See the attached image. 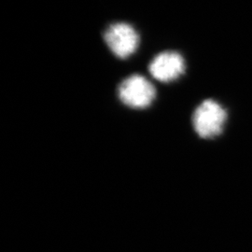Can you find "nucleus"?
<instances>
[{"label": "nucleus", "mask_w": 252, "mask_h": 252, "mask_svg": "<svg viewBox=\"0 0 252 252\" xmlns=\"http://www.w3.org/2000/svg\"><path fill=\"white\" fill-rule=\"evenodd\" d=\"M121 102L135 109L149 108L156 98V89L144 76L133 74L121 82L118 88Z\"/></svg>", "instance_id": "obj_1"}, {"label": "nucleus", "mask_w": 252, "mask_h": 252, "mask_svg": "<svg viewBox=\"0 0 252 252\" xmlns=\"http://www.w3.org/2000/svg\"><path fill=\"white\" fill-rule=\"evenodd\" d=\"M227 120V112L218 102L207 99L202 102L193 112L192 125L202 138H212L221 134Z\"/></svg>", "instance_id": "obj_2"}, {"label": "nucleus", "mask_w": 252, "mask_h": 252, "mask_svg": "<svg viewBox=\"0 0 252 252\" xmlns=\"http://www.w3.org/2000/svg\"><path fill=\"white\" fill-rule=\"evenodd\" d=\"M104 40L116 57L126 59L135 54L140 37L133 26L127 23H115L105 30Z\"/></svg>", "instance_id": "obj_3"}, {"label": "nucleus", "mask_w": 252, "mask_h": 252, "mask_svg": "<svg viewBox=\"0 0 252 252\" xmlns=\"http://www.w3.org/2000/svg\"><path fill=\"white\" fill-rule=\"evenodd\" d=\"M186 64L183 56L174 51H165L157 54L149 64V72L156 81L171 82L185 72Z\"/></svg>", "instance_id": "obj_4"}]
</instances>
